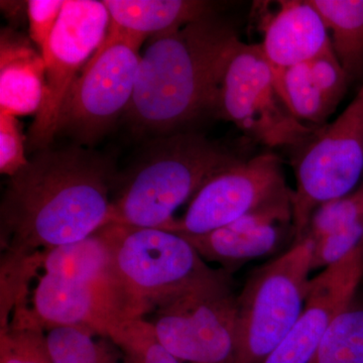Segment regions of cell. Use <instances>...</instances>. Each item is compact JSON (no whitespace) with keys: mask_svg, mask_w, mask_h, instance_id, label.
Listing matches in <instances>:
<instances>
[{"mask_svg":"<svg viewBox=\"0 0 363 363\" xmlns=\"http://www.w3.org/2000/svg\"><path fill=\"white\" fill-rule=\"evenodd\" d=\"M44 250L30 255L1 253L0 260V328L9 324L16 306L28 301L30 279L42 269Z\"/></svg>","mask_w":363,"mask_h":363,"instance_id":"cell-25","label":"cell"},{"mask_svg":"<svg viewBox=\"0 0 363 363\" xmlns=\"http://www.w3.org/2000/svg\"><path fill=\"white\" fill-rule=\"evenodd\" d=\"M292 197L289 190L220 228L180 235L205 262H216L231 274L250 260L276 252L286 234H294Z\"/></svg>","mask_w":363,"mask_h":363,"instance_id":"cell-13","label":"cell"},{"mask_svg":"<svg viewBox=\"0 0 363 363\" xmlns=\"http://www.w3.org/2000/svg\"><path fill=\"white\" fill-rule=\"evenodd\" d=\"M16 116L0 112V173L13 177L28 162Z\"/></svg>","mask_w":363,"mask_h":363,"instance_id":"cell-28","label":"cell"},{"mask_svg":"<svg viewBox=\"0 0 363 363\" xmlns=\"http://www.w3.org/2000/svg\"><path fill=\"white\" fill-rule=\"evenodd\" d=\"M362 89L363 90V85H362Z\"/></svg>","mask_w":363,"mask_h":363,"instance_id":"cell-30","label":"cell"},{"mask_svg":"<svg viewBox=\"0 0 363 363\" xmlns=\"http://www.w3.org/2000/svg\"><path fill=\"white\" fill-rule=\"evenodd\" d=\"M350 83L363 79V0H311Z\"/></svg>","mask_w":363,"mask_h":363,"instance_id":"cell-20","label":"cell"},{"mask_svg":"<svg viewBox=\"0 0 363 363\" xmlns=\"http://www.w3.org/2000/svg\"><path fill=\"white\" fill-rule=\"evenodd\" d=\"M238 40L217 14L150 38L124 114L133 130L160 138L214 116L222 70Z\"/></svg>","mask_w":363,"mask_h":363,"instance_id":"cell-2","label":"cell"},{"mask_svg":"<svg viewBox=\"0 0 363 363\" xmlns=\"http://www.w3.org/2000/svg\"><path fill=\"white\" fill-rule=\"evenodd\" d=\"M250 142L228 145L191 130L155 138L128 173L116 178L108 224L169 225L212 174L250 157Z\"/></svg>","mask_w":363,"mask_h":363,"instance_id":"cell-3","label":"cell"},{"mask_svg":"<svg viewBox=\"0 0 363 363\" xmlns=\"http://www.w3.org/2000/svg\"><path fill=\"white\" fill-rule=\"evenodd\" d=\"M310 363H363V301L335 318Z\"/></svg>","mask_w":363,"mask_h":363,"instance_id":"cell-22","label":"cell"},{"mask_svg":"<svg viewBox=\"0 0 363 363\" xmlns=\"http://www.w3.org/2000/svg\"><path fill=\"white\" fill-rule=\"evenodd\" d=\"M111 16L104 1L66 0L47 50L44 99L28 130L30 152L52 145L67 94L91 57L104 42Z\"/></svg>","mask_w":363,"mask_h":363,"instance_id":"cell-10","label":"cell"},{"mask_svg":"<svg viewBox=\"0 0 363 363\" xmlns=\"http://www.w3.org/2000/svg\"><path fill=\"white\" fill-rule=\"evenodd\" d=\"M113 162L71 143L35 152L0 204L1 253L30 255L84 240L108 224Z\"/></svg>","mask_w":363,"mask_h":363,"instance_id":"cell-1","label":"cell"},{"mask_svg":"<svg viewBox=\"0 0 363 363\" xmlns=\"http://www.w3.org/2000/svg\"><path fill=\"white\" fill-rule=\"evenodd\" d=\"M26 302L0 328V363H52L45 329Z\"/></svg>","mask_w":363,"mask_h":363,"instance_id":"cell-21","label":"cell"},{"mask_svg":"<svg viewBox=\"0 0 363 363\" xmlns=\"http://www.w3.org/2000/svg\"><path fill=\"white\" fill-rule=\"evenodd\" d=\"M145 40L111 23L104 42L67 94L55 138L92 149L107 135L130 107Z\"/></svg>","mask_w":363,"mask_h":363,"instance_id":"cell-6","label":"cell"},{"mask_svg":"<svg viewBox=\"0 0 363 363\" xmlns=\"http://www.w3.org/2000/svg\"><path fill=\"white\" fill-rule=\"evenodd\" d=\"M363 221V185L350 194L321 205L312 215L306 235L316 241Z\"/></svg>","mask_w":363,"mask_h":363,"instance_id":"cell-26","label":"cell"},{"mask_svg":"<svg viewBox=\"0 0 363 363\" xmlns=\"http://www.w3.org/2000/svg\"><path fill=\"white\" fill-rule=\"evenodd\" d=\"M104 4L111 25L145 39L217 14V4L204 0H105Z\"/></svg>","mask_w":363,"mask_h":363,"instance_id":"cell-18","label":"cell"},{"mask_svg":"<svg viewBox=\"0 0 363 363\" xmlns=\"http://www.w3.org/2000/svg\"><path fill=\"white\" fill-rule=\"evenodd\" d=\"M106 338L123 353L124 363H183L160 343L152 323L143 318L114 324Z\"/></svg>","mask_w":363,"mask_h":363,"instance_id":"cell-24","label":"cell"},{"mask_svg":"<svg viewBox=\"0 0 363 363\" xmlns=\"http://www.w3.org/2000/svg\"><path fill=\"white\" fill-rule=\"evenodd\" d=\"M150 322L160 343L183 363H233L238 296L220 269L204 283L164 301Z\"/></svg>","mask_w":363,"mask_h":363,"instance_id":"cell-9","label":"cell"},{"mask_svg":"<svg viewBox=\"0 0 363 363\" xmlns=\"http://www.w3.org/2000/svg\"><path fill=\"white\" fill-rule=\"evenodd\" d=\"M314 241V240H313ZM363 243V221L314 241L312 271L336 264Z\"/></svg>","mask_w":363,"mask_h":363,"instance_id":"cell-27","label":"cell"},{"mask_svg":"<svg viewBox=\"0 0 363 363\" xmlns=\"http://www.w3.org/2000/svg\"><path fill=\"white\" fill-rule=\"evenodd\" d=\"M274 76L288 111L300 123L313 128L326 125L350 84L333 49L286 70L274 72Z\"/></svg>","mask_w":363,"mask_h":363,"instance_id":"cell-15","label":"cell"},{"mask_svg":"<svg viewBox=\"0 0 363 363\" xmlns=\"http://www.w3.org/2000/svg\"><path fill=\"white\" fill-rule=\"evenodd\" d=\"M112 257L114 281L130 319L218 274L180 234L108 224L99 229Z\"/></svg>","mask_w":363,"mask_h":363,"instance_id":"cell-4","label":"cell"},{"mask_svg":"<svg viewBox=\"0 0 363 363\" xmlns=\"http://www.w3.org/2000/svg\"><path fill=\"white\" fill-rule=\"evenodd\" d=\"M293 150L295 243L305 238L318 208L350 194L363 178V90L333 123Z\"/></svg>","mask_w":363,"mask_h":363,"instance_id":"cell-7","label":"cell"},{"mask_svg":"<svg viewBox=\"0 0 363 363\" xmlns=\"http://www.w3.org/2000/svg\"><path fill=\"white\" fill-rule=\"evenodd\" d=\"M32 311L45 330L74 327L107 337L130 319L116 284L83 283L45 272L33 290Z\"/></svg>","mask_w":363,"mask_h":363,"instance_id":"cell-14","label":"cell"},{"mask_svg":"<svg viewBox=\"0 0 363 363\" xmlns=\"http://www.w3.org/2000/svg\"><path fill=\"white\" fill-rule=\"evenodd\" d=\"M43 55L13 28L0 38V112L13 116L38 113L44 99Z\"/></svg>","mask_w":363,"mask_h":363,"instance_id":"cell-17","label":"cell"},{"mask_svg":"<svg viewBox=\"0 0 363 363\" xmlns=\"http://www.w3.org/2000/svg\"><path fill=\"white\" fill-rule=\"evenodd\" d=\"M64 4L65 1L63 0H30L26 2L30 37L42 55L47 50Z\"/></svg>","mask_w":363,"mask_h":363,"instance_id":"cell-29","label":"cell"},{"mask_svg":"<svg viewBox=\"0 0 363 363\" xmlns=\"http://www.w3.org/2000/svg\"><path fill=\"white\" fill-rule=\"evenodd\" d=\"M267 16L260 47L272 71L281 72L330 51V33L311 0H284Z\"/></svg>","mask_w":363,"mask_h":363,"instance_id":"cell-16","label":"cell"},{"mask_svg":"<svg viewBox=\"0 0 363 363\" xmlns=\"http://www.w3.org/2000/svg\"><path fill=\"white\" fill-rule=\"evenodd\" d=\"M214 116L267 149L300 147L319 128L300 123L281 101L272 66L257 44L238 40L227 57Z\"/></svg>","mask_w":363,"mask_h":363,"instance_id":"cell-8","label":"cell"},{"mask_svg":"<svg viewBox=\"0 0 363 363\" xmlns=\"http://www.w3.org/2000/svg\"><path fill=\"white\" fill-rule=\"evenodd\" d=\"M363 278V243L310 281L304 309L262 363H310L335 318L351 304Z\"/></svg>","mask_w":363,"mask_h":363,"instance_id":"cell-12","label":"cell"},{"mask_svg":"<svg viewBox=\"0 0 363 363\" xmlns=\"http://www.w3.org/2000/svg\"><path fill=\"white\" fill-rule=\"evenodd\" d=\"M289 190L281 160L274 152H262L215 172L193 196L184 216L159 229L178 234L210 233Z\"/></svg>","mask_w":363,"mask_h":363,"instance_id":"cell-11","label":"cell"},{"mask_svg":"<svg viewBox=\"0 0 363 363\" xmlns=\"http://www.w3.org/2000/svg\"><path fill=\"white\" fill-rule=\"evenodd\" d=\"M313 247L305 235L245 281L238 296L233 363H262L293 328L309 291Z\"/></svg>","mask_w":363,"mask_h":363,"instance_id":"cell-5","label":"cell"},{"mask_svg":"<svg viewBox=\"0 0 363 363\" xmlns=\"http://www.w3.org/2000/svg\"><path fill=\"white\" fill-rule=\"evenodd\" d=\"M52 363H124L107 339L74 327H55L47 330Z\"/></svg>","mask_w":363,"mask_h":363,"instance_id":"cell-23","label":"cell"},{"mask_svg":"<svg viewBox=\"0 0 363 363\" xmlns=\"http://www.w3.org/2000/svg\"><path fill=\"white\" fill-rule=\"evenodd\" d=\"M42 269L71 281L116 284L111 250L99 230L84 240L44 250Z\"/></svg>","mask_w":363,"mask_h":363,"instance_id":"cell-19","label":"cell"}]
</instances>
